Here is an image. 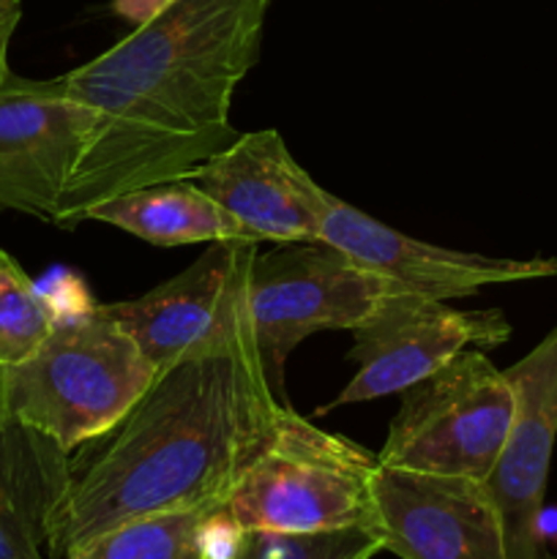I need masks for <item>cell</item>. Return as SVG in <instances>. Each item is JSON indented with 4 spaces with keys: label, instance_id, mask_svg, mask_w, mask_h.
Wrapping results in <instances>:
<instances>
[{
    "label": "cell",
    "instance_id": "18",
    "mask_svg": "<svg viewBox=\"0 0 557 559\" xmlns=\"http://www.w3.org/2000/svg\"><path fill=\"white\" fill-rule=\"evenodd\" d=\"M55 328V314L38 284L20 262L0 249V366L31 358Z\"/></svg>",
    "mask_w": 557,
    "mask_h": 559
},
{
    "label": "cell",
    "instance_id": "20",
    "mask_svg": "<svg viewBox=\"0 0 557 559\" xmlns=\"http://www.w3.org/2000/svg\"><path fill=\"white\" fill-rule=\"evenodd\" d=\"M22 20L20 0H0V82L9 74V44Z\"/></svg>",
    "mask_w": 557,
    "mask_h": 559
},
{
    "label": "cell",
    "instance_id": "7",
    "mask_svg": "<svg viewBox=\"0 0 557 559\" xmlns=\"http://www.w3.org/2000/svg\"><path fill=\"white\" fill-rule=\"evenodd\" d=\"M257 240H218L169 282L134 300L98 304L158 371L254 342L249 271Z\"/></svg>",
    "mask_w": 557,
    "mask_h": 559
},
{
    "label": "cell",
    "instance_id": "14",
    "mask_svg": "<svg viewBox=\"0 0 557 559\" xmlns=\"http://www.w3.org/2000/svg\"><path fill=\"white\" fill-rule=\"evenodd\" d=\"M71 453L0 409V559H47Z\"/></svg>",
    "mask_w": 557,
    "mask_h": 559
},
{
    "label": "cell",
    "instance_id": "5",
    "mask_svg": "<svg viewBox=\"0 0 557 559\" xmlns=\"http://www.w3.org/2000/svg\"><path fill=\"white\" fill-rule=\"evenodd\" d=\"M377 462L407 473L486 480L511 431V380L481 349H464L399 393Z\"/></svg>",
    "mask_w": 557,
    "mask_h": 559
},
{
    "label": "cell",
    "instance_id": "13",
    "mask_svg": "<svg viewBox=\"0 0 557 559\" xmlns=\"http://www.w3.org/2000/svg\"><path fill=\"white\" fill-rule=\"evenodd\" d=\"M191 180L233 213L257 243L320 240L328 191L295 162L276 129L238 134Z\"/></svg>",
    "mask_w": 557,
    "mask_h": 559
},
{
    "label": "cell",
    "instance_id": "2",
    "mask_svg": "<svg viewBox=\"0 0 557 559\" xmlns=\"http://www.w3.org/2000/svg\"><path fill=\"white\" fill-rule=\"evenodd\" d=\"M284 407L257 342L158 371L112 429L71 453L49 555L131 519L222 506Z\"/></svg>",
    "mask_w": 557,
    "mask_h": 559
},
{
    "label": "cell",
    "instance_id": "16",
    "mask_svg": "<svg viewBox=\"0 0 557 559\" xmlns=\"http://www.w3.org/2000/svg\"><path fill=\"white\" fill-rule=\"evenodd\" d=\"M222 506L153 513L109 527L66 559H208V533Z\"/></svg>",
    "mask_w": 557,
    "mask_h": 559
},
{
    "label": "cell",
    "instance_id": "19",
    "mask_svg": "<svg viewBox=\"0 0 557 559\" xmlns=\"http://www.w3.org/2000/svg\"><path fill=\"white\" fill-rule=\"evenodd\" d=\"M38 293L44 295L47 306L52 309L55 320L80 314V311H87L96 306L93 304L91 293H87L85 282L69 271H55L52 276H47V282L38 284Z\"/></svg>",
    "mask_w": 557,
    "mask_h": 559
},
{
    "label": "cell",
    "instance_id": "9",
    "mask_svg": "<svg viewBox=\"0 0 557 559\" xmlns=\"http://www.w3.org/2000/svg\"><path fill=\"white\" fill-rule=\"evenodd\" d=\"M91 112L63 76L0 82V207L55 224L60 200L85 153Z\"/></svg>",
    "mask_w": 557,
    "mask_h": 559
},
{
    "label": "cell",
    "instance_id": "17",
    "mask_svg": "<svg viewBox=\"0 0 557 559\" xmlns=\"http://www.w3.org/2000/svg\"><path fill=\"white\" fill-rule=\"evenodd\" d=\"M382 544L369 527L331 533H271L240 530L216 511L208 533V559H371Z\"/></svg>",
    "mask_w": 557,
    "mask_h": 559
},
{
    "label": "cell",
    "instance_id": "6",
    "mask_svg": "<svg viewBox=\"0 0 557 559\" xmlns=\"http://www.w3.org/2000/svg\"><path fill=\"white\" fill-rule=\"evenodd\" d=\"M391 293L399 289L388 278L325 240L257 251L249 271V320L273 388L282 393L284 360L304 338L355 331Z\"/></svg>",
    "mask_w": 557,
    "mask_h": 559
},
{
    "label": "cell",
    "instance_id": "1",
    "mask_svg": "<svg viewBox=\"0 0 557 559\" xmlns=\"http://www.w3.org/2000/svg\"><path fill=\"white\" fill-rule=\"evenodd\" d=\"M273 0H164L123 41L63 74L91 112L85 153L55 227L112 197L191 178L235 142V91L260 60Z\"/></svg>",
    "mask_w": 557,
    "mask_h": 559
},
{
    "label": "cell",
    "instance_id": "12",
    "mask_svg": "<svg viewBox=\"0 0 557 559\" xmlns=\"http://www.w3.org/2000/svg\"><path fill=\"white\" fill-rule=\"evenodd\" d=\"M506 374L517 407L500 462L484 484L500 516L506 559H555L541 535V513L557 442V325Z\"/></svg>",
    "mask_w": 557,
    "mask_h": 559
},
{
    "label": "cell",
    "instance_id": "8",
    "mask_svg": "<svg viewBox=\"0 0 557 559\" xmlns=\"http://www.w3.org/2000/svg\"><path fill=\"white\" fill-rule=\"evenodd\" d=\"M511 333L500 309H453L418 293L386 295L353 331L347 358L358 364L355 377L317 413L407 391L464 349L486 353L506 344Z\"/></svg>",
    "mask_w": 557,
    "mask_h": 559
},
{
    "label": "cell",
    "instance_id": "4",
    "mask_svg": "<svg viewBox=\"0 0 557 559\" xmlns=\"http://www.w3.org/2000/svg\"><path fill=\"white\" fill-rule=\"evenodd\" d=\"M377 456L282 409L262 451L240 473L222 513L240 530L331 533L375 522Z\"/></svg>",
    "mask_w": 557,
    "mask_h": 559
},
{
    "label": "cell",
    "instance_id": "11",
    "mask_svg": "<svg viewBox=\"0 0 557 559\" xmlns=\"http://www.w3.org/2000/svg\"><path fill=\"white\" fill-rule=\"evenodd\" d=\"M320 240L344 251L349 260L369 267L377 276L388 278L399 293H418L437 300L470 298L495 284L557 276V257L511 260L442 249L377 222L375 216L339 200L331 191L322 207Z\"/></svg>",
    "mask_w": 557,
    "mask_h": 559
},
{
    "label": "cell",
    "instance_id": "3",
    "mask_svg": "<svg viewBox=\"0 0 557 559\" xmlns=\"http://www.w3.org/2000/svg\"><path fill=\"white\" fill-rule=\"evenodd\" d=\"M156 377L140 344L96 304L55 320L27 360L0 366V409L74 453L112 429Z\"/></svg>",
    "mask_w": 557,
    "mask_h": 559
},
{
    "label": "cell",
    "instance_id": "21",
    "mask_svg": "<svg viewBox=\"0 0 557 559\" xmlns=\"http://www.w3.org/2000/svg\"><path fill=\"white\" fill-rule=\"evenodd\" d=\"M164 5V0H115L112 9L118 11L120 16L131 20L134 25H142L145 20H151L158 9Z\"/></svg>",
    "mask_w": 557,
    "mask_h": 559
},
{
    "label": "cell",
    "instance_id": "15",
    "mask_svg": "<svg viewBox=\"0 0 557 559\" xmlns=\"http://www.w3.org/2000/svg\"><path fill=\"white\" fill-rule=\"evenodd\" d=\"M87 222L112 224L153 246L251 240L244 224L191 178L164 180L112 197L93 207Z\"/></svg>",
    "mask_w": 557,
    "mask_h": 559
},
{
    "label": "cell",
    "instance_id": "10",
    "mask_svg": "<svg viewBox=\"0 0 557 559\" xmlns=\"http://www.w3.org/2000/svg\"><path fill=\"white\" fill-rule=\"evenodd\" d=\"M371 533L402 559H506L497 508L484 480L442 478L377 464Z\"/></svg>",
    "mask_w": 557,
    "mask_h": 559
}]
</instances>
